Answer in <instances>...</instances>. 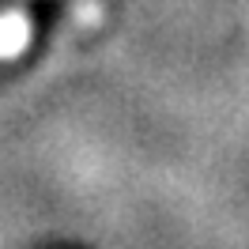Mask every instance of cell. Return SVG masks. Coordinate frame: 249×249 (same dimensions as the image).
Returning <instances> with one entry per match:
<instances>
[{"mask_svg":"<svg viewBox=\"0 0 249 249\" xmlns=\"http://www.w3.org/2000/svg\"><path fill=\"white\" fill-rule=\"evenodd\" d=\"M31 34H34V27L23 12H4L0 16V61L19 57L23 49L31 46Z\"/></svg>","mask_w":249,"mask_h":249,"instance_id":"cell-1","label":"cell"}]
</instances>
